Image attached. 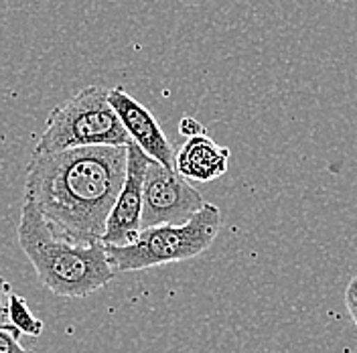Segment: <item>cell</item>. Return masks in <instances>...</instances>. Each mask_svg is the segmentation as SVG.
Returning a JSON list of instances; mask_svg holds the SVG:
<instances>
[{"label": "cell", "instance_id": "30bf717a", "mask_svg": "<svg viewBox=\"0 0 357 353\" xmlns=\"http://www.w3.org/2000/svg\"><path fill=\"white\" fill-rule=\"evenodd\" d=\"M0 353H35L21 343V333L13 325H0Z\"/></svg>", "mask_w": 357, "mask_h": 353}, {"label": "cell", "instance_id": "5b68a950", "mask_svg": "<svg viewBox=\"0 0 357 353\" xmlns=\"http://www.w3.org/2000/svg\"><path fill=\"white\" fill-rule=\"evenodd\" d=\"M201 193L178 175L151 158L142 183V218L140 227L183 225L203 207Z\"/></svg>", "mask_w": 357, "mask_h": 353}, {"label": "cell", "instance_id": "7a4b0ae2", "mask_svg": "<svg viewBox=\"0 0 357 353\" xmlns=\"http://www.w3.org/2000/svg\"><path fill=\"white\" fill-rule=\"evenodd\" d=\"M19 246L41 285L57 296L86 299L114 278L104 243L73 242L61 236L26 201L19 221Z\"/></svg>", "mask_w": 357, "mask_h": 353}, {"label": "cell", "instance_id": "3957f363", "mask_svg": "<svg viewBox=\"0 0 357 353\" xmlns=\"http://www.w3.org/2000/svg\"><path fill=\"white\" fill-rule=\"evenodd\" d=\"M222 230V211L203 203L199 211L183 225H155L140 230L128 246H104L108 264L116 272H136L155 266L191 260L215 242Z\"/></svg>", "mask_w": 357, "mask_h": 353}, {"label": "cell", "instance_id": "4fadbf2b", "mask_svg": "<svg viewBox=\"0 0 357 353\" xmlns=\"http://www.w3.org/2000/svg\"><path fill=\"white\" fill-rule=\"evenodd\" d=\"M13 287L6 283V278L0 274V325H2V319L6 317L8 313V303H10V296H13Z\"/></svg>", "mask_w": 357, "mask_h": 353}, {"label": "cell", "instance_id": "52a82bcc", "mask_svg": "<svg viewBox=\"0 0 357 353\" xmlns=\"http://www.w3.org/2000/svg\"><path fill=\"white\" fill-rule=\"evenodd\" d=\"M108 102L134 144L158 165L175 169V149L156 122L155 114L122 88L108 89Z\"/></svg>", "mask_w": 357, "mask_h": 353}, {"label": "cell", "instance_id": "277c9868", "mask_svg": "<svg viewBox=\"0 0 357 353\" xmlns=\"http://www.w3.org/2000/svg\"><path fill=\"white\" fill-rule=\"evenodd\" d=\"M130 142L108 102V89L88 86L49 112L35 155L86 147H128Z\"/></svg>", "mask_w": 357, "mask_h": 353}, {"label": "cell", "instance_id": "8fae6325", "mask_svg": "<svg viewBox=\"0 0 357 353\" xmlns=\"http://www.w3.org/2000/svg\"><path fill=\"white\" fill-rule=\"evenodd\" d=\"M178 134L181 136H187V138H193V136H201V134L207 133H205V126L201 124L199 120H195L191 116H185L178 122Z\"/></svg>", "mask_w": 357, "mask_h": 353}, {"label": "cell", "instance_id": "ba28073f", "mask_svg": "<svg viewBox=\"0 0 357 353\" xmlns=\"http://www.w3.org/2000/svg\"><path fill=\"white\" fill-rule=\"evenodd\" d=\"M229 165V149L218 144L207 134L187 138L175 153V171L185 181L211 183L225 175Z\"/></svg>", "mask_w": 357, "mask_h": 353}, {"label": "cell", "instance_id": "8992f818", "mask_svg": "<svg viewBox=\"0 0 357 353\" xmlns=\"http://www.w3.org/2000/svg\"><path fill=\"white\" fill-rule=\"evenodd\" d=\"M151 158L134 142L126 147V176L118 197L112 205L104 230V246H128L136 242L140 234L142 218V183Z\"/></svg>", "mask_w": 357, "mask_h": 353}, {"label": "cell", "instance_id": "7c38bea8", "mask_svg": "<svg viewBox=\"0 0 357 353\" xmlns=\"http://www.w3.org/2000/svg\"><path fill=\"white\" fill-rule=\"evenodd\" d=\"M345 307L349 310L354 323L357 325V274L349 280V285L345 288Z\"/></svg>", "mask_w": 357, "mask_h": 353}, {"label": "cell", "instance_id": "9c48e42d", "mask_svg": "<svg viewBox=\"0 0 357 353\" xmlns=\"http://www.w3.org/2000/svg\"><path fill=\"white\" fill-rule=\"evenodd\" d=\"M6 317H8V321H10L8 325H13L21 335L39 337V335L43 333V321L37 319V317L33 315V310L29 309L26 301H24L22 296H19V294H13V296H10Z\"/></svg>", "mask_w": 357, "mask_h": 353}, {"label": "cell", "instance_id": "6da1fadb", "mask_svg": "<svg viewBox=\"0 0 357 353\" xmlns=\"http://www.w3.org/2000/svg\"><path fill=\"white\" fill-rule=\"evenodd\" d=\"M124 176L126 147L33 153L24 171V201L69 240L102 242Z\"/></svg>", "mask_w": 357, "mask_h": 353}]
</instances>
